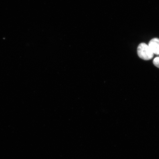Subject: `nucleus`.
<instances>
[{
  "label": "nucleus",
  "mask_w": 159,
  "mask_h": 159,
  "mask_svg": "<svg viewBox=\"0 0 159 159\" xmlns=\"http://www.w3.org/2000/svg\"><path fill=\"white\" fill-rule=\"evenodd\" d=\"M137 52L139 57L145 61L152 59L154 55L148 45L144 43H141L139 45Z\"/></svg>",
  "instance_id": "nucleus-1"
},
{
  "label": "nucleus",
  "mask_w": 159,
  "mask_h": 159,
  "mask_svg": "<svg viewBox=\"0 0 159 159\" xmlns=\"http://www.w3.org/2000/svg\"><path fill=\"white\" fill-rule=\"evenodd\" d=\"M154 54L159 55V39L154 38L151 40L148 44Z\"/></svg>",
  "instance_id": "nucleus-2"
},
{
  "label": "nucleus",
  "mask_w": 159,
  "mask_h": 159,
  "mask_svg": "<svg viewBox=\"0 0 159 159\" xmlns=\"http://www.w3.org/2000/svg\"><path fill=\"white\" fill-rule=\"evenodd\" d=\"M153 63L155 66L159 68V57L155 58L153 61Z\"/></svg>",
  "instance_id": "nucleus-3"
}]
</instances>
